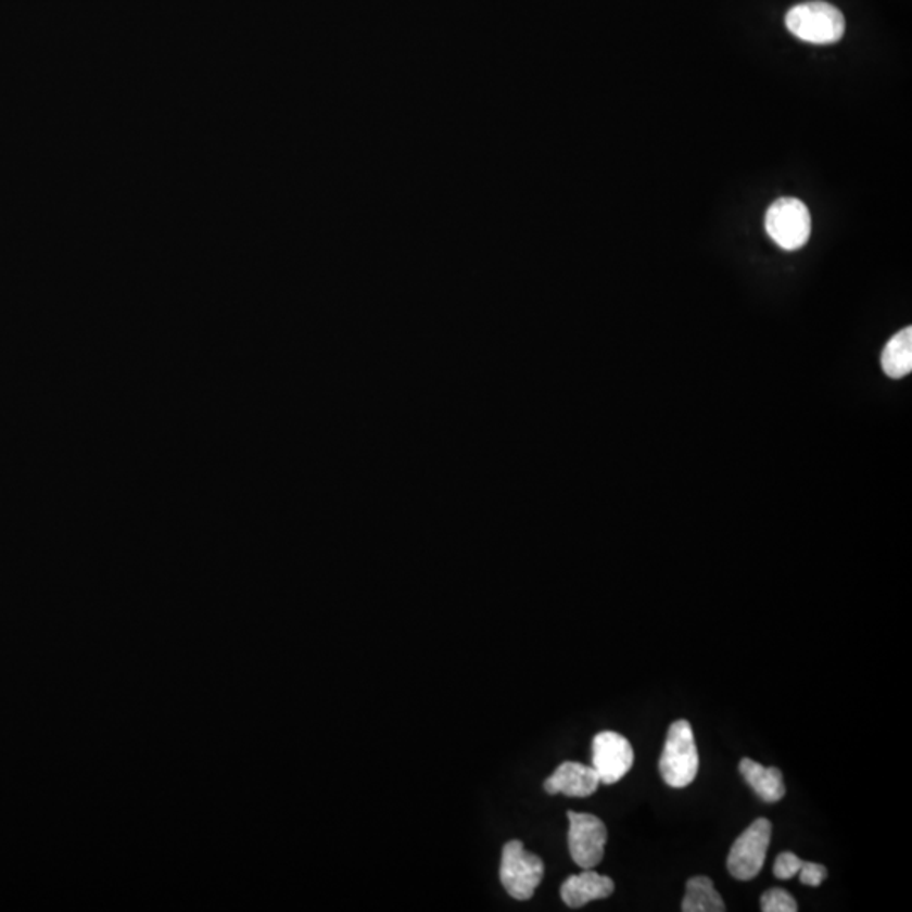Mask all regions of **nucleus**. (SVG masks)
<instances>
[{
	"mask_svg": "<svg viewBox=\"0 0 912 912\" xmlns=\"http://www.w3.org/2000/svg\"><path fill=\"white\" fill-rule=\"evenodd\" d=\"M882 369L890 379H902L912 370V328L894 334L882 352Z\"/></svg>",
	"mask_w": 912,
	"mask_h": 912,
	"instance_id": "11",
	"label": "nucleus"
},
{
	"mask_svg": "<svg viewBox=\"0 0 912 912\" xmlns=\"http://www.w3.org/2000/svg\"><path fill=\"white\" fill-rule=\"evenodd\" d=\"M570 832L568 847L571 859L582 869H595L604 859L607 844V828L604 821L595 814L568 811Z\"/></svg>",
	"mask_w": 912,
	"mask_h": 912,
	"instance_id": "6",
	"label": "nucleus"
},
{
	"mask_svg": "<svg viewBox=\"0 0 912 912\" xmlns=\"http://www.w3.org/2000/svg\"><path fill=\"white\" fill-rule=\"evenodd\" d=\"M597 771L580 762H562L552 777L544 781L549 795H565L570 798H588L600 786Z\"/></svg>",
	"mask_w": 912,
	"mask_h": 912,
	"instance_id": "8",
	"label": "nucleus"
},
{
	"mask_svg": "<svg viewBox=\"0 0 912 912\" xmlns=\"http://www.w3.org/2000/svg\"><path fill=\"white\" fill-rule=\"evenodd\" d=\"M592 768L597 771L601 784H616L628 775L634 764L631 742L617 732H600L592 744Z\"/></svg>",
	"mask_w": 912,
	"mask_h": 912,
	"instance_id": "7",
	"label": "nucleus"
},
{
	"mask_svg": "<svg viewBox=\"0 0 912 912\" xmlns=\"http://www.w3.org/2000/svg\"><path fill=\"white\" fill-rule=\"evenodd\" d=\"M799 881L805 886L810 887H818L821 886V882L825 881L828 877V871H826L825 865H821V863L814 862H802L801 869H799Z\"/></svg>",
	"mask_w": 912,
	"mask_h": 912,
	"instance_id": "15",
	"label": "nucleus"
},
{
	"mask_svg": "<svg viewBox=\"0 0 912 912\" xmlns=\"http://www.w3.org/2000/svg\"><path fill=\"white\" fill-rule=\"evenodd\" d=\"M740 774L744 780L749 783V786L756 790L762 801L777 802L786 795V786H784L783 772L777 768H764L756 760L745 757L740 760Z\"/></svg>",
	"mask_w": 912,
	"mask_h": 912,
	"instance_id": "10",
	"label": "nucleus"
},
{
	"mask_svg": "<svg viewBox=\"0 0 912 912\" xmlns=\"http://www.w3.org/2000/svg\"><path fill=\"white\" fill-rule=\"evenodd\" d=\"M543 877V860L525 850L522 841L510 840L504 845L501 882L510 897L517 901H529L536 892Z\"/></svg>",
	"mask_w": 912,
	"mask_h": 912,
	"instance_id": "3",
	"label": "nucleus"
},
{
	"mask_svg": "<svg viewBox=\"0 0 912 912\" xmlns=\"http://www.w3.org/2000/svg\"><path fill=\"white\" fill-rule=\"evenodd\" d=\"M613 890L616 884L612 878L597 874L593 869H583L582 874L570 875L562 882L561 899L568 908L578 909L612 896Z\"/></svg>",
	"mask_w": 912,
	"mask_h": 912,
	"instance_id": "9",
	"label": "nucleus"
},
{
	"mask_svg": "<svg viewBox=\"0 0 912 912\" xmlns=\"http://www.w3.org/2000/svg\"><path fill=\"white\" fill-rule=\"evenodd\" d=\"M787 29L811 45H833L845 35V17L835 5L806 2L795 5L786 15Z\"/></svg>",
	"mask_w": 912,
	"mask_h": 912,
	"instance_id": "2",
	"label": "nucleus"
},
{
	"mask_svg": "<svg viewBox=\"0 0 912 912\" xmlns=\"http://www.w3.org/2000/svg\"><path fill=\"white\" fill-rule=\"evenodd\" d=\"M772 825L765 818H757L730 848L726 869L737 881H752L760 874L771 845Z\"/></svg>",
	"mask_w": 912,
	"mask_h": 912,
	"instance_id": "5",
	"label": "nucleus"
},
{
	"mask_svg": "<svg viewBox=\"0 0 912 912\" xmlns=\"http://www.w3.org/2000/svg\"><path fill=\"white\" fill-rule=\"evenodd\" d=\"M765 230L784 251H798L810 240V210L798 198H780L768 210Z\"/></svg>",
	"mask_w": 912,
	"mask_h": 912,
	"instance_id": "4",
	"label": "nucleus"
},
{
	"mask_svg": "<svg viewBox=\"0 0 912 912\" xmlns=\"http://www.w3.org/2000/svg\"><path fill=\"white\" fill-rule=\"evenodd\" d=\"M681 909L684 912H723L726 908L711 878L696 875L686 882V894Z\"/></svg>",
	"mask_w": 912,
	"mask_h": 912,
	"instance_id": "12",
	"label": "nucleus"
},
{
	"mask_svg": "<svg viewBox=\"0 0 912 912\" xmlns=\"http://www.w3.org/2000/svg\"><path fill=\"white\" fill-rule=\"evenodd\" d=\"M760 909L764 912H796L798 902L784 889H769L760 897Z\"/></svg>",
	"mask_w": 912,
	"mask_h": 912,
	"instance_id": "13",
	"label": "nucleus"
},
{
	"mask_svg": "<svg viewBox=\"0 0 912 912\" xmlns=\"http://www.w3.org/2000/svg\"><path fill=\"white\" fill-rule=\"evenodd\" d=\"M699 771V753L696 749L692 725L677 720L669 726L664 750L659 759V772L668 786L686 787L695 781Z\"/></svg>",
	"mask_w": 912,
	"mask_h": 912,
	"instance_id": "1",
	"label": "nucleus"
},
{
	"mask_svg": "<svg viewBox=\"0 0 912 912\" xmlns=\"http://www.w3.org/2000/svg\"><path fill=\"white\" fill-rule=\"evenodd\" d=\"M802 862H805V860L799 859V857L795 856L793 851H784V853H781V856L775 859V877L781 878V881H789V878L796 877L799 869H801Z\"/></svg>",
	"mask_w": 912,
	"mask_h": 912,
	"instance_id": "14",
	"label": "nucleus"
}]
</instances>
